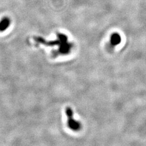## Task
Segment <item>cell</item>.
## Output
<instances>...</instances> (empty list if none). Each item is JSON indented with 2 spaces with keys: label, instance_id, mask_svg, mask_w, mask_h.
Returning <instances> with one entry per match:
<instances>
[{
  "label": "cell",
  "instance_id": "obj_2",
  "mask_svg": "<svg viewBox=\"0 0 146 146\" xmlns=\"http://www.w3.org/2000/svg\"><path fill=\"white\" fill-rule=\"evenodd\" d=\"M11 20L8 17H4L0 21V31H4L11 25Z\"/></svg>",
  "mask_w": 146,
  "mask_h": 146
},
{
  "label": "cell",
  "instance_id": "obj_3",
  "mask_svg": "<svg viewBox=\"0 0 146 146\" xmlns=\"http://www.w3.org/2000/svg\"><path fill=\"white\" fill-rule=\"evenodd\" d=\"M121 37L118 34L114 33L111 36L110 42L113 45H117L121 42Z\"/></svg>",
  "mask_w": 146,
  "mask_h": 146
},
{
  "label": "cell",
  "instance_id": "obj_1",
  "mask_svg": "<svg viewBox=\"0 0 146 146\" xmlns=\"http://www.w3.org/2000/svg\"><path fill=\"white\" fill-rule=\"evenodd\" d=\"M66 114L68 117V127L72 130L78 131L80 129L81 125L79 122L73 119V113L70 108L66 109Z\"/></svg>",
  "mask_w": 146,
  "mask_h": 146
}]
</instances>
